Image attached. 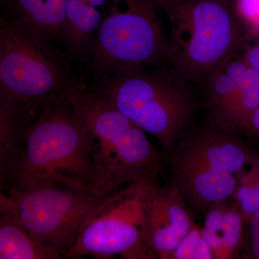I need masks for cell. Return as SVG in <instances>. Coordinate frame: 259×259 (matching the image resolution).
Masks as SVG:
<instances>
[{
    "label": "cell",
    "mask_w": 259,
    "mask_h": 259,
    "mask_svg": "<svg viewBox=\"0 0 259 259\" xmlns=\"http://www.w3.org/2000/svg\"><path fill=\"white\" fill-rule=\"evenodd\" d=\"M68 96L91 137L95 193L105 198L130 184L158 180L164 156L144 131L78 83Z\"/></svg>",
    "instance_id": "6da1fadb"
},
{
    "label": "cell",
    "mask_w": 259,
    "mask_h": 259,
    "mask_svg": "<svg viewBox=\"0 0 259 259\" xmlns=\"http://www.w3.org/2000/svg\"><path fill=\"white\" fill-rule=\"evenodd\" d=\"M158 5L171 26L166 61L193 84L205 86L250 41L233 7L220 0H158Z\"/></svg>",
    "instance_id": "7a4b0ae2"
},
{
    "label": "cell",
    "mask_w": 259,
    "mask_h": 259,
    "mask_svg": "<svg viewBox=\"0 0 259 259\" xmlns=\"http://www.w3.org/2000/svg\"><path fill=\"white\" fill-rule=\"evenodd\" d=\"M94 93L154 136L164 159L194 127V84L177 70L134 69L109 75Z\"/></svg>",
    "instance_id": "3957f363"
},
{
    "label": "cell",
    "mask_w": 259,
    "mask_h": 259,
    "mask_svg": "<svg viewBox=\"0 0 259 259\" xmlns=\"http://www.w3.org/2000/svg\"><path fill=\"white\" fill-rule=\"evenodd\" d=\"M241 136L210 121L194 126L165 158L168 182L191 212H205L211 204L233 197L253 151Z\"/></svg>",
    "instance_id": "277c9868"
},
{
    "label": "cell",
    "mask_w": 259,
    "mask_h": 259,
    "mask_svg": "<svg viewBox=\"0 0 259 259\" xmlns=\"http://www.w3.org/2000/svg\"><path fill=\"white\" fill-rule=\"evenodd\" d=\"M91 145L88 127L66 94L32 124L10 186L64 184L95 192Z\"/></svg>",
    "instance_id": "5b68a950"
},
{
    "label": "cell",
    "mask_w": 259,
    "mask_h": 259,
    "mask_svg": "<svg viewBox=\"0 0 259 259\" xmlns=\"http://www.w3.org/2000/svg\"><path fill=\"white\" fill-rule=\"evenodd\" d=\"M51 40L6 17L0 20V91L38 113L76 84Z\"/></svg>",
    "instance_id": "8992f818"
},
{
    "label": "cell",
    "mask_w": 259,
    "mask_h": 259,
    "mask_svg": "<svg viewBox=\"0 0 259 259\" xmlns=\"http://www.w3.org/2000/svg\"><path fill=\"white\" fill-rule=\"evenodd\" d=\"M158 9V0H107L89 54L94 67L112 75L166 61Z\"/></svg>",
    "instance_id": "52a82bcc"
},
{
    "label": "cell",
    "mask_w": 259,
    "mask_h": 259,
    "mask_svg": "<svg viewBox=\"0 0 259 259\" xmlns=\"http://www.w3.org/2000/svg\"><path fill=\"white\" fill-rule=\"evenodd\" d=\"M103 199L93 190L64 184L11 185L1 190L0 214L14 218L64 258Z\"/></svg>",
    "instance_id": "ba28073f"
},
{
    "label": "cell",
    "mask_w": 259,
    "mask_h": 259,
    "mask_svg": "<svg viewBox=\"0 0 259 259\" xmlns=\"http://www.w3.org/2000/svg\"><path fill=\"white\" fill-rule=\"evenodd\" d=\"M157 181L130 184L102 199L64 258L156 259L147 242V203Z\"/></svg>",
    "instance_id": "9c48e42d"
},
{
    "label": "cell",
    "mask_w": 259,
    "mask_h": 259,
    "mask_svg": "<svg viewBox=\"0 0 259 259\" xmlns=\"http://www.w3.org/2000/svg\"><path fill=\"white\" fill-rule=\"evenodd\" d=\"M192 212L172 184L153 182L147 203V242L156 258L170 259L174 250L194 226Z\"/></svg>",
    "instance_id": "30bf717a"
},
{
    "label": "cell",
    "mask_w": 259,
    "mask_h": 259,
    "mask_svg": "<svg viewBox=\"0 0 259 259\" xmlns=\"http://www.w3.org/2000/svg\"><path fill=\"white\" fill-rule=\"evenodd\" d=\"M38 112L0 91V186L11 185L27 136Z\"/></svg>",
    "instance_id": "8fae6325"
},
{
    "label": "cell",
    "mask_w": 259,
    "mask_h": 259,
    "mask_svg": "<svg viewBox=\"0 0 259 259\" xmlns=\"http://www.w3.org/2000/svg\"><path fill=\"white\" fill-rule=\"evenodd\" d=\"M245 224L239 205L233 199L207 207L202 233L214 259L239 258L245 243Z\"/></svg>",
    "instance_id": "7c38bea8"
},
{
    "label": "cell",
    "mask_w": 259,
    "mask_h": 259,
    "mask_svg": "<svg viewBox=\"0 0 259 259\" xmlns=\"http://www.w3.org/2000/svg\"><path fill=\"white\" fill-rule=\"evenodd\" d=\"M10 20L47 38L59 36L68 0H7Z\"/></svg>",
    "instance_id": "4fadbf2b"
},
{
    "label": "cell",
    "mask_w": 259,
    "mask_h": 259,
    "mask_svg": "<svg viewBox=\"0 0 259 259\" xmlns=\"http://www.w3.org/2000/svg\"><path fill=\"white\" fill-rule=\"evenodd\" d=\"M102 19L100 10L88 0H68L59 37L75 55L88 56Z\"/></svg>",
    "instance_id": "5bb4252c"
},
{
    "label": "cell",
    "mask_w": 259,
    "mask_h": 259,
    "mask_svg": "<svg viewBox=\"0 0 259 259\" xmlns=\"http://www.w3.org/2000/svg\"><path fill=\"white\" fill-rule=\"evenodd\" d=\"M0 258L60 259L63 256L30 234L14 218L0 214Z\"/></svg>",
    "instance_id": "9a60e30c"
},
{
    "label": "cell",
    "mask_w": 259,
    "mask_h": 259,
    "mask_svg": "<svg viewBox=\"0 0 259 259\" xmlns=\"http://www.w3.org/2000/svg\"><path fill=\"white\" fill-rule=\"evenodd\" d=\"M234 98L228 107L211 121L242 135L247 122L259 107V74L250 66L237 83Z\"/></svg>",
    "instance_id": "2e32d148"
},
{
    "label": "cell",
    "mask_w": 259,
    "mask_h": 259,
    "mask_svg": "<svg viewBox=\"0 0 259 259\" xmlns=\"http://www.w3.org/2000/svg\"><path fill=\"white\" fill-rule=\"evenodd\" d=\"M232 199L236 200L245 221L259 209V153L253 151L241 174Z\"/></svg>",
    "instance_id": "e0dca14e"
},
{
    "label": "cell",
    "mask_w": 259,
    "mask_h": 259,
    "mask_svg": "<svg viewBox=\"0 0 259 259\" xmlns=\"http://www.w3.org/2000/svg\"><path fill=\"white\" fill-rule=\"evenodd\" d=\"M205 105L212 117L228 107L236 95L238 85L223 69L216 71L205 84Z\"/></svg>",
    "instance_id": "ac0fdd59"
},
{
    "label": "cell",
    "mask_w": 259,
    "mask_h": 259,
    "mask_svg": "<svg viewBox=\"0 0 259 259\" xmlns=\"http://www.w3.org/2000/svg\"><path fill=\"white\" fill-rule=\"evenodd\" d=\"M170 259H214L212 249L202 233V228L194 224L174 250Z\"/></svg>",
    "instance_id": "d6986e66"
},
{
    "label": "cell",
    "mask_w": 259,
    "mask_h": 259,
    "mask_svg": "<svg viewBox=\"0 0 259 259\" xmlns=\"http://www.w3.org/2000/svg\"><path fill=\"white\" fill-rule=\"evenodd\" d=\"M233 8L250 40L259 38V0H236Z\"/></svg>",
    "instance_id": "ffe728a7"
},
{
    "label": "cell",
    "mask_w": 259,
    "mask_h": 259,
    "mask_svg": "<svg viewBox=\"0 0 259 259\" xmlns=\"http://www.w3.org/2000/svg\"><path fill=\"white\" fill-rule=\"evenodd\" d=\"M248 224V256L259 259V209L245 222Z\"/></svg>",
    "instance_id": "44dd1931"
},
{
    "label": "cell",
    "mask_w": 259,
    "mask_h": 259,
    "mask_svg": "<svg viewBox=\"0 0 259 259\" xmlns=\"http://www.w3.org/2000/svg\"><path fill=\"white\" fill-rule=\"evenodd\" d=\"M242 51L245 62L259 74V38L247 42Z\"/></svg>",
    "instance_id": "7402d4cb"
},
{
    "label": "cell",
    "mask_w": 259,
    "mask_h": 259,
    "mask_svg": "<svg viewBox=\"0 0 259 259\" xmlns=\"http://www.w3.org/2000/svg\"><path fill=\"white\" fill-rule=\"evenodd\" d=\"M242 134L259 141V107L250 116Z\"/></svg>",
    "instance_id": "603a6c76"
},
{
    "label": "cell",
    "mask_w": 259,
    "mask_h": 259,
    "mask_svg": "<svg viewBox=\"0 0 259 259\" xmlns=\"http://www.w3.org/2000/svg\"><path fill=\"white\" fill-rule=\"evenodd\" d=\"M88 1L97 9H100V8L104 9L106 5L107 0H88Z\"/></svg>",
    "instance_id": "cb8c5ba5"
},
{
    "label": "cell",
    "mask_w": 259,
    "mask_h": 259,
    "mask_svg": "<svg viewBox=\"0 0 259 259\" xmlns=\"http://www.w3.org/2000/svg\"><path fill=\"white\" fill-rule=\"evenodd\" d=\"M220 1L223 2V3H226V4H228L233 7V5H234L236 0H220Z\"/></svg>",
    "instance_id": "d4e9b609"
}]
</instances>
